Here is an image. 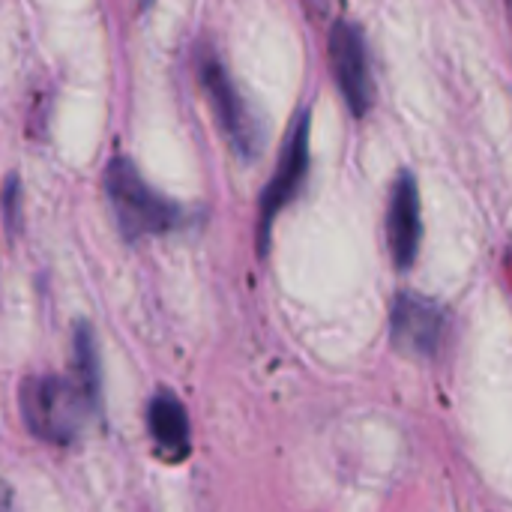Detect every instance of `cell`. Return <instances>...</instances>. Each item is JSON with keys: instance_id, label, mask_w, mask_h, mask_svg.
<instances>
[{"instance_id": "5b68a950", "label": "cell", "mask_w": 512, "mask_h": 512, "mask_svg": "<svg viewBox=\"0 0 512 512\" xmlns=\"http://www.w3.org/2000/svg\"><path fill=\"white\" fill-rule=\"evenodd\" d=\"M330 66L351 114L363 117L372 105L369 45H366L363 30L348 18H339L330 30Z\"/></svg>"}, {"instance_id": "6da1fadb", "label": "cell", "mask_w": 512, "mask_h": 512, "mask_svg": "<svg viewBox=\"0 0 512 512\" xmlns=\"http://www.w3.org/2000/svg\"><path fill=\"white\" fill-rule=\"evenodd\" d=\"M105 195L114 210L117 228L129 243H138L153 234H168L186 222V210L153 189L132 159H111L105 168Z\"/></svg>"}, {"instance_id": "8992f818", "label": "cell", "mask_w": 512, "mask_h": 512, "mask_svg": "<svg viewBox=\"0 0 512 512\" xmlns=\"http://www.w3.org/2000/svg\"><path fill=\"white\" fill-rule=\"evenodd\" d=\"M447 315L441 303L402 291L390 306V339L399 351L411 357H435L444 339Z\"/></svg>"}, {"instance_id": "30bf717a", "label": "cell", "mask_w": 512, "mask_h": 512, "mask_svg": "<svg viewBox=\"0 0 512 512\" xmlns=\"http://www.w3.org/2000/svg\"><path fill=\"white\" fill-rule=\"evenodd\" d=\"M6 219H18V177L12 174L9 180H6Z\"/></svg>"}, {"instance_id": "52a82bcc", "label": "cell", "mask_w": 512, "mask_h": 512, "mask_svg": "<svg viewBox=\"0 0 512 512\" xmlns=\"http://www.w3.org/2000/svg\"><path fill=\"white\" fill-rule=\"evenodd\" d=\"M423 240V201H420V183L411 171H402L390 189L387 204V243L393 264L399 270H408L417 261Z\"/></svg>"}, {"instance_id": "3957f363", "label": "cell", "mask_w": 512, "mask_h": 512, "mask_svg": "<svg viewBox=\"0 0 512 512\" xmlns=\"http://www.w3.org/2000/svg\"><path fill=\"white\" fill-rule=\"evenodd\" d=\"M198 81L207 90V99L219 120L222 135L231 141V147L243 159H255L264 150L267 129H264L255 105L237 90V84L228 75V69L222 66V60H216L213 54H204V60L198 63Z\"/></svg>"}, {"instance_id": "ba28073f", "label": "cell", "mask_w": 512, "mask_h": 512, "mask_svg": "<svg viewBox=\"0 0 512 512\" xmlns=\"http://www.w3.org/2000/svg\"><path fill=\"white\" fill-rule=\"evenodd\" d=\"M147 432L162 453L174 459H183L189 453V414L177 396L156 393L147 402Z\"/></svg>"}, {"instance_id": "7a4b0ae2", "label": "cell", "mask_w": 512, "mask_h": 512, "mask_svg": "<svg viewBox=\"0 0 512 512\" xmlns=\"http://www.w3.org/2000/svg\"><path fill=\"white\" fill-rule=\"evenodd\" d=\"M21 420L27 432L45 444L66 447L81 435L84 417L93 414L78 393V387L69 378L54 375H36L21 384L18 393Z\"/></svg>"}, {"instance_id": "9c48e42d", "label": "cell", "mask_w": 512, "mask_h": 512, "mask_svg": "<svg viewBox=\"0 0 512 512\" xmlns=\"http://www.w3.org/2000/svg\"><path fill=\"white\" fill-rule=\"evenodd\" d=\"M78 393L84 396L87 408L99 414L102 408V363H99V348H96V333L87 321L75 324L72 336V378H69Z\"/></svg>"}, {"instance_id": "277c9868", "label": "cell", "mask_w": 512, "mask_h": 512, "mask_svg": "<svg viewBox=\"0 0 512 512\" xmlns=\"http://www.w3.org/2000/svg\"><path fill=\"white\" fill-rule=\"evenodd\" d=\"M309 129H312V114H309V108H300L285 135V144L279 153V168L273 171V177L261 195V234H258L261 252L270 243V228H273L276 216L300 195L303 180L309 174Z\"/></svg>"}]
</instances>
